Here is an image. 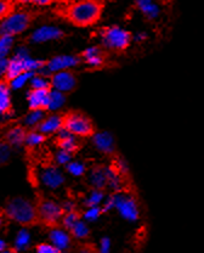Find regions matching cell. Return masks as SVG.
Returning <instances> with one entry per match:
<instances>
[{
  "mask_svg": "<svg viewBox=\"0 0 204 253\" xmlns=\"http://www.w3.org/2000/svg\"><path fill=\"white\" fill-rule=\"evenodd\" d=\"M103 7V0H77L65 7L61 17L75 27L86 28L99 22Z\"/></svg>",
  "mask_w": 204,
  "mask_h": 253,
  "instance_id": "obj_1",
  "label": "cell"
},
{
  "mask_svg": "<svg viewBox=\"0 0 204 253\" xmlns=\"http://www.w3.org/2000/svg\"><path fill=\"white\" fill-rule=\"evenodd\" d=\"M2 214L5 218L25 228L40 224L35 204H32L23 197H14V199L7 200L2 207Z\"/></svg>",
  "mask_w": 204,
  "mask_h": 253,
  "instance_id": "obj_2",
  "label": "cell"
},
{
  "mask_svg": "<svg viewBox=\"0 0 204 253\" xmlns=\"http://www.w3.org/2000/svg\"><path fill=\"white\" fill-rule=\"evenodd\" d=\"M62 130L80 138H93L98 133L91 118L75 110L62 113Z\"/></svg>",
  "mask_w": 204,
  "mask_h": 253,
  "instance_id": "obj_3",
  "label": "cell"
},
{
  "mask_svg": "<svg viewBox=\"0 0 204 253\" xmlns=\"http://www.w3.org/2000/svg\"><path fill=\"white\" fill-rule=\"evenodd\" d=\"M34 204H35L36 210H38L40 224L50 229L59 228L62 218L66 214L64 206L56 204L50 199H45L43 195L39 194L36 195V200Z\"/></svg>",
  "mask_w": 204,
  "mask_h": 253,
  "instance_id": "obj_4",
  "label": "cell"
},
{
  "mask_svg": "<svg viewBox=\"0 0 204 253\" xmlns=\"http://www.w3.org/2000/svg\"><path fill=\"white\" fill-rule=\"evenodd\" d=\"M100 38L103 49L120 54L130 46L133 37L130 32L123 30L118 26H111L100 30Z\"/></svg>",
  "mask_w": 204,
  "mask_h": 253,
  "instance_id": "obj_5",
  "label": "cell"
},
{
  "mask_svg": "<svg viewBox=\"0 0 204 253\" xmlns=\"http://www.w3.org/2000/svg\"><path fill=\"white\" fill-rule=\"evenodd\" d=\"M34 15L28 11H14L11 15L4 18L0 27V33L1 36H9L14 38L15 36L23 33L31 23L33 22Z\"/></svg>",
  "mask_w": 204,
  "mask_h": 253,
  "instance_id": "obj_6",
  "label": "cell"
},
{
  "mask_svg": "<svg viewBox=\"0 0 204 253\" xmlns=\"http://www.w3.org/2000/svg\"><path fill=\"white\" fill-rule=\"evenodd\" d=\"M50 82L54 90L61 91L64 94L72 93L78 86L77 76L68 70L54 73L50 77Z\"/></svg>",
  "mask_w": 204,
  "mask_h": 253,
  "instance_id": "obj_7",
  "label": "cell"
},
{
  "mask_svg": "<svg viewBox=\"0 0 204 253\" xmlns=\"http://www.w3.org/2000/svg\"><path fill=\"white\" fill-rule=\"evenodd\" d=\"M114 199V207L119 211L120 214L129 220H136L138 218V208L136 199L133 195L124 196L123 194L113 195Z\"/></svg>",
  "mask_w": 204,
  "mask_h": 253,
  "instance_id": "obj_8",
  "label": "cell"
},
{
  "mask_svg": "<svg viewBox=\"0 0 204 253\" xmlns=\"http://www.w3.org/2000/svg\"><path fill=\"white\" fill-rule=\"evenodd\" d=\"M52 89H31L27 94L30 111L50 110V94Z\"/></svg>",
  "mask_w": 204,
  "mask_h": 253,
  "instance_id": "obj_9",
  "label": "cell"
},
{
  "mask_svg": "<svg viewBox=\"0 0 204 253\" xmlns=\"http://www.w3.org/2000/svg\"><path fill=\"white\" fill-rule=\"evenodd\" d=\"M27 55H23L21 52H18L17 55H15L12 59L9 60V65H7L6 72L2 76L1 81H4L5 83L10 84L15 81V79L22 76L23 73L28 72L27 71V65H26V59H27Z\"/></svg>",
  "mask_w": 204,
  "mask_h": 253,
  "instance_id": "obj_10",
  "label": "cell"
},
{
  "mask_svg": "<svg viewBox=\"0 0 204 253\" xmlns=\"http://www.w3.org/2000/svg\"><path fill=\"white\" fill-rule=\"evenodd\" d=\"M83 62L80 56H73V55H60L46 61V66L44 68L48 70L49 73H57L61 71H66L70 67L79 66Z\"/></svg>",
  "mask_w": 204,
  "mask_h": 253,
  "instance_id": "obj_11",
  "label": "cell"
},
{
  "mask_svg": "<svg viewBox=\"0 0 204 253\" xmlns=\"http://www.w3.org/2000/svg\"><path fill=\"white\" fill-rule=\"evenodd\" d=\"M66 36L64 31L60 30V28L54 27V26H43V27L38 28L36 31H34L30 37H28L27 41L30 43L39 44V43H45L49 41H57V39H62Z\"/></svg>",
  "mask_w": 204,
  "mask_h": 253,
  "instance_id": "obj_12",
  "label": "cell"
},
{
  "mask_svg": "<svg viewBox=\"0 0 204 253\" xmlns=\"http://www.w3.org/2000/svg\"><path fill=\"white\" fill-rule=\"evenodd\" d=\"M80 59L91 67H102L106 62L107 51L101 46L88 47L79 54Z\"/></svg>",
  "mask_w": 204,
  "mask_h": 253,
  "instance_id": "obj_13",
  "label": "cell"
},
{
  "mask_svg": "<svg viewBox=\"0 0 204 253\" xmlns=\"http://www.w3.org/2000/svg\"><path fill=\"white\" fill-rule=\"evenodd\" d=\"M93 142L98 150L107 156H114L116 155V142H114L113 135L108 131L96 133L93 136Z\"/></svg>",
  "mask_w": 204,
  "mask_h": 253,
  "instance_id": "obj_14",
  "label": "cell"
},
{
  "mask_svg": "<svg viewBox=\"0 0 204 253\" xmlns=\"http://www.w3.org/2000/svg\"><path fill=\"white\" fill-rule=\"evenodd\" d=\"M54 142L60 150L69 152V154L72 155L77 154V152L80 150V147H82V145L77 141V139H75L74 135H72V134H69L68 131H65V130L60 131L59 136L55 138Z\"/></svg>",
  "mask_w": 204,
  "mask_h": 253,
  "instance_id": "obj_15",
  "label": "cell"
},
{
  "mask_svg": "<svg viewBox=\"0 0 204 253\" xmlns=\"http://www.w3.org/2000/svg\"><path fill=\"white\" fill-rule=\"evenodd\" d=\"M41 181L48 188L57 189L64 184L65 178L56 167H54V166H45L43 168V172H41Z\"/></svg>",
  "mask_w": 204,
  "mask_h": 253,
  "instance_id": "obj_16",
  "label": "cell"
},
{
  "mask_svg": "<svg viewBox=\"0 0 204 253\" xmlns=\"http://www.w3.org/2000/svg\"><path fill=\"white\" fill-rule=\"evenodd\" d=\"M28 130L26 126L17 125L12 128H10L9 130L6 131L4 136V141L6 144H9L10 146H15V147H20L22 145H25L26 142V138H27Z\"/></svg>",
  "mask_w": 204,
  "mask_h": 253,
  "instance_id": "obj_17",
  "label": "cell"
},
{
  "mask_svg": "<svg viewBox=\"0 0 204 253\" xmlns=\"http://www.w3.org/2000/svg\"><path fill=\"white\" fill-rule=\"evenodd\" d=\"M35 130L41 134L60 133L62 130V115L48 116L36 126Z\"/></svg>",
  "mask_w": 204,
  "mask_h": 253,
  "instance_id": "obj_18",
  "label": "cell"
},
{
  "mask_svg": "<svg viewBox=\"0 0 204 253\" xmlns=\"http://www.w3.org/2000/svg\"><path fill=\"white\" fill-rule=\"evenodd\" d=\"M90 180L94 188L102 191V189L108 185V169H106L103 166H95L91 169Z\"/></svg>",
  "mask_w": 204,
  "mask_h": 253,
  "instance_id": "obj_19",
  "label": "cell"
},
{
  "mask_svg": "<svg viewBox=\"0 0 204 253\" xmlns=\"http://www.w3.org/2000/svg\"><path fill=\"white\" fill-rule=\"evenodd\" d=\"M10 85L1 81L0 83V112L2 116L12 115L14 107L11 104V97H10Z\"/></svg>",
  "mask_w": 204,
  "mask_h": 253,
  "instance_id": "obj_20",
  "label": "cell"
},
{
  "mask_svg": "<svg viewBox=\"0 0 204 253\" xmlns=\"http://www.w3.org/2000/svg\"><path fill=\"white\" fill-rule=\"evenodd\" d=\"M50 240L52 241V245H55V246H56L57 249L61 250V251L62 250L67 249L68 245H69L70 242V237L59 228L51 229Z\"/></svg>",
  "mask_w": 204,
  "mask_h": 253,
  "instance_id": "obj_21",
  "label": "cell"
},
{
  "mask_svg": "<svg viewBox=\"0 0 204 253\" xmlns=\"http://www.w3.org/2000/svg\"><path fill=\"white\" fill-rule=\"evenodd\" d=\"M136 6L141 10L143 15L147 18H156L159 14V7L153 4L152 0H135Z\"/></svg>",
  "mask_w": 204,
  "mask_h": 253,
  "instance_id": "obj_22",
  "label": "cell"
},
{
  "mask_svg": "<svg viewBox=\"0 0 204 253\" xmlns=\"http://www.w3.org/2000/svg\"><path fill=\"white\" fill-rule=\"evenodd\" d=\"M80 218H82V213L78 212L77 210L70 211V212H67L66 214L64 215V218H62V221H61V225L64 226L66 230H70V229H72L73 226L80 220Z\"/></svg>",
  "mask_w": 204,
  "mask_h": 253,
  "instance_id": "obj_23",
  "label": "cell"
},
{
  "mask_svg": "<svg viewBox=\"0 0 204 253\" xmlns=\"http://www.w3.org/2000/svg\"><path fill=\"white\" fill-rule=\"evenodd\" d=\"M45 140H46V136L44 135V134H39L36 133V131H28L25 145L28 147V149H33V147L45 142Z\"/></svg>",
  "mask_w": 204,
  "mask_h": 253,
  "instance_id": "obj_24",
  "label": "cell"
},
{
  "mask_svg": "<svg viewBox=\"0 0 204 253\" xmlns=\"http://www.w3.org/2000/svg\"><path fill=\"white\" fill-rule=\"evenodd\" d=\"M66 95L67 94L52 89L50 94V110H59L60 107L64 106V104L66 102Z\"/></svg>",
  "mask_w": 204,
  "mask_h": 253,
  "instance_id": "obj_25",
  "label": "cell"
},
{
  "mask_svg": "<svg viewBox=\"0 0 204 253\" xmlns=\"http://www.w3.org/2000/svg\"><path fill=\"white\" fill-rule=\"evenodd\" d=\"M43 120H44L43 111H30V113L23 118V123H25V126H38Z\"/></svg>",
  "mask_w": 204,
  "mask_h": 253,
  "instance_id": "obj_26",
  "label": "cell"
},
{
  "mask_svg": "<svg viewBox=\"0 0 204 253\" xmlns=\"http://www.w3.org/2000/svg\"><path fill=\"white\" fill-rule=\"evenodd\" d=\"M31 86H32V89H52L51 82L44 78L39 73H35L34 77L31 79Z\"/></svg>",
  "mask_w": 204,
  "mask_h": 253,
  "instance_id": "obj_27",
  "label": "cell"
},
{
  "mask_svg": "<svg viewBox=\"0 0 204 253\" xmlns=\"http://www.w3.org/2000/svg\"><path fill=\"white\" fill-rule=\"evenodd\" d=\"M69 231L70 234L74 237H77V239H85V237L89 236V233H90V231H89V228L86 226V224L82 220L78 221Z\"/></svg>",
  "mask_w": 204,
  "mask_h": 253,
  "instance_id": "obj_28",
  "label": "cell"
},
{
  "mask_svg": "<svg viewBox=\"0 0 204 253\" xmlns=\"http://www.w3.org/2000/svg\"><path fill=\"white\" fill-rule=\"evenodd\" d=\"M12 43H14V38L9 36H1L0 37V55L1 59H5L9 50L11 49Z\"/></svg>",
  "mask_w": 204,
  "mask_h": 253,
  "instance_id": "obj_29",
  "label": "cell"
},
{
  "mask_svg": "<svg viewBox=\"0 0 204 253\" xmlns=\"http://www.w3.org/2000/svg\"><path fill=\"white\" fill-rule=\"evenodd\" d=\"M34 75H35V73H34V72H26V73H23L22 76H20V77L15 79V81L12 82L11 84H10V88H11V89H20V88H22V86L25 85V84L27 83L28 81H31V79L34 77Z\"/></svg>",
  "mask_w": 204,
  "mask_h": 253,
  "instance_id": "obj_30",
  "label": "cell"
},
{
  "mask_svg": "<svg viewBox=\"0 0 204 253\" xmlns=\"http://www.w3.org/2000/svg\"><path fill=\"white\" fill-rule=\"evenodd\" d=\"M28 244H30V234H28L27 230H21L20 233H18V235L16 237V246H15V249L17 250H23L26 249V247L28 246Z\"/></svg>",
  "mask_w": 204,
  "mask_h": 253,
  "instance_id": "obj_31",
  "label": "cell"
},
{
  "mask_svg": "<svg viewBox=\"0 0 204 253\" xmlns=\"http://www.w3.org/2000/svg\"><path fill=\"white\" fill-rule=\"evenodd\" d=\"M66 169L68 170V172L72 173L73 175H75V176L83 175V174H84V172H85L84 165H82V163H78V162H69L66 166Z\"/></svg>",
  "mask_w": 204,
  "mask_h": 253,
  "instance_id": "obj_32",
  "label": "cell"
},
{
  "mask_svg": "<svg viewBox=\"0 0 204 253\" xmlns=\"http://www.w3.org/2000/svg\"><path fill=\"white\" fill-rule=\"evenodd\" d=\"M102 197H103V195H102L101 190H95V191L91 192L90 197H89V199L86 200L85 205L88 206L89 208H91V207H96V205H98L99 202L101 201Z\"/></svg>",
  "mask_w": 204,
  "mask_h": 253,
  "instance_id": "obj_33",
  "label": "cell"
},
{
  "mask_svg": "<svg viewBox=\"0 0 204 253\" xmlns=\"http://www.w3.org/2000/svg\"><path fill=\"white\" fill-rule=\"evenodd\" d=\"M36 253H61V250L57 249L55 245L40 244L35 247Z\"/></svg>",
  "mask_w": 204,
  "mask_h": 253,
  "instance_id": "obj_34",
  "label": "cell"
},
{
  "mask_svg": "<svg viewBox=\"0 0 204 253\" xmlns=\"http://www.w3.org/2000/svg\"><path fill=\"white\" fill-rule=\"evenodd\" d=\"M72 156L73 155L69 154V152L60 150L56 155V161L57 163H60V165H68V163L70 162V160H72Z\"/></svg>",
  "mask_w": 204,
  "mask_h": 253,
  "instance_id": "obj_35",
  "label": "cell"
},
{
  "mask_svg": "<svg viewBox=\"0 0 204 253\" xmlns=\"http://www.w3.org/2000/svg\"><path fill=\"white\" fill-rule=\"evenodd\" d=\"M100 214H101L100 208L91 207V208H89V210L85 212L84 218H85V219H88V220H95V219H98L99 215H100Z\"/></svg>",
  "mask_w": 204,
  "mask_h": 253,
  "instance_id": "obj_36",
  "label": "cell"
},
{
  "mask_svg": "<svg viewBox=\"0 0 204 253\" xmlns=\"http://www.w3.org/2000/svg\"><path fill=\"white\" fill-rule=\"evenodd\" d=\"M77 253H100V251L96 249V246L94 244H83L78 249Z\"/></svg>",
  "mask_w": 204,
  "mask_h": 253,
  "instance_id": "obj_37",
  "label": "cell"
},
{
  "mask_svg": "<svg viewBox=\"0 0 204 253\" xmlns=\"http://www.w3.org/2000/svg\"><path fill=\"white\" fill-rule=\"evenodd\" d=\"M9 146H10L9 144H6V142H5V141H2V144H1V162L2 163L6 162L7 156H9V155H10Z\"/></svg>",
  "mask_w": 204,
  "mask_h": 253,
  "instance_id": "obj_38",
  "label": "cell"
},
{
  "mask_svg": "<svg viewBox=\"0 0 204 253\" xmlns=\"http://www.w3.org/2000/svg\"><path fill=\"white\" fill-rule=\"evenodd\" d=\"M54 0H33L34 5H38V6H46V5H50Z\"/></svg>",
  "mask_w": 204,
  "mask_h": 253,
  "instance_id": "obj_39",
  "label": "cell"
},
{
  "mask_svg": "<svg viewBox=\"0 0 204 253\" xmlns=\"http://www.w3.org/2000/svg\"><path fill=\"white\" fill-rule=\"evenodd\" d=\"M108 249H109V242H108V240L104 239L101 244L100 253H108Z\"/></svg>",
  "mask_w": 204,
  "mask_h": 253,
  "instance_id": "obj_40",
  "label": "cell"
},
{
  "mask_svg": "<svg viewBox=\"0 0 204 253\" xmlns=\"http://www.w3.org/2000/svg\"><path fill=\"white\" fill-rule=\"evenodd\" d=\"M1 253H17L16 249H9V250H5V251H1Z\"/></svg>",
  "mask_w": 204,
  "mask_h": 253,
  "instance_id": "obj_41",
  "label": "cell"
},
{
  "mask_svg": "<svg viewBox=\"0 0 204 253\" xmlns=\"http://www.w3.org/2000/svg\"><path fill=\"white\" fill-rule=\"evenodd\" d=\"M21 4H33V0H17Z\"/></svg>",
  "mask_w": 204,
  "mask_h": 253,
  "instance_id": "obj_42",
  "label": "cell"
}]
</instances>
